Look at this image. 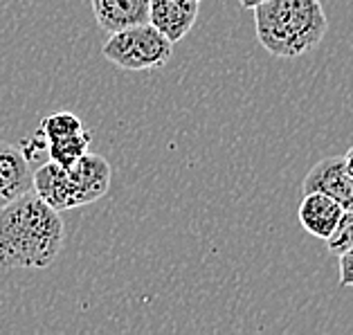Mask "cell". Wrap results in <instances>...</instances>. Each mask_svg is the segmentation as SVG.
I'll return each instance as SVG.
<instances>
[{
  "mask_svg": "<svg viewBox=\"0 0 353 335\" xmlns=\"http://www.w3.org/2000/svg\"><path fill=\"white\" fill-rule=\"evenodd\" d=\"M65 230L54 207L34 192L0 210V265L48 268L63 247Z\"/></svg>",
  "mask_w": 353,
  "mask_h": 335,
  "instance_id": "1",
  "label": "cell"
},
{
  "mask_svg": "<svg viewBox=\"0 0 353 335\" xmlns=\"http://www.w3.org/2000/svg\"><path fill=\"white\" fill-rule=\"evenodd\" d=\"M254 28L265 52L295 59L320 45L329 19L320 0H265L254 7Z\"/></svg>",
  "mask_w": 353,
  "mask_h": 335,
  "instance_id": "2",
  "label": "cell"
},
{
  "mask_svg": "<svg viewBox=\"0 0 353 335\" xmlns=\"http://www.w3.org/2000/svg\"><path fill=\"white\" fill-rule=\"evenodd\" d=\"M101 54L122 70H158L174 54V43L151 23H142L110 34Z\"/></svg>",
  "mask_w": 353,
  "mask_h": 335,
  "instance_id": "3",
  "label": "cell"
},
{
  "mask_svg": "<svg viewBox=\"0 0 353 335\" xmlns=\"http://www.w3.org/2000/svg\"><path fill=\"white\" fill-rule=\"evenodd\" d=\"M68 169V189H70L72 210L81 207V205H90L94 201L104 199L110 178H113V169H110L108 160L97 153H83V156Z\"/></svg>",
  "mask_w": 353,
  "mask_h": 335,
  "instance_id": "4",
  "label": "cell"
},
{
  "mask_svg": "<svg viewBox=\"0 0 353 335\" xmlns=\"http://www.w3.org/2000/svg\"><path fill=\"white\" fill-rule=\"evenodd\" d=\"M304 194L322 192L338 201L344 212H353V178L344 167V158H324L322 162L308 171L304 183H301Z\"/></svg>",
  "mask_w": 353,
  "mask_h": 335,
  "instance_id": "5",
  "label": "cell"
},
{
  "mask_svg": "<svg viewBox=\"0 0 353 335\" xmlns=\"http://www.w3.org/2000/svg\"><path fill=\"white\" fill-rule=\"evenodd\" d=\"M34 189V171L23 149L0 140V210Z\"/></svg>",
  "mask_w": 353,
  "mask_h": 335,
  "instance_id": "6",
  "label": "cell"
},
{
  "mask_svg": "<svg viewBox=\"0 0 353 335\" xmlns=\"http://www.w3.org/2000/svg\"><path fill=\"white\" fill-rule=\"evenodd\" d=\"M342 216H344L342 205L322 192L304 194V199H301L299 210H297V219L301 223V227L311 236L322 238V241L333 236V232L338 230Z\"/></svg>",
  "mask_w": 353,
  "mask_h": 335,
  "instance_id": "7",
  "label": "cell"
},
{
  "mask_svg": "<svg viewBox=\"0 0 353 335\" xmlns=\"http://www.w3.org/2000/svg\"><path fill=\"white\" fill-rule=\"evenodd\" d=\"M198 19V0H149V23L174 43L183 41Z\"/></svg>",
  "mask_w": 353,
  "mask_h": 335,
  "instance_id": "8",
  "label": "cell"
},
{
  "mask_svg": "<svg viewBox=\"0 0 353 335\" xmlns=\"http://www.w3.org/2000/svg\"><path fill=\"white\" fill-rule=\"evenodd\" d=\"M94 21L106 34L149 23V0H90Z\"/></svg>",
  "mask_w": 353,
  "mask_h": 335,
  "instance_id": "9",
  "label": "cell"
},
{
  "mask_svg": "<svg viewBox=\"0 0 353 335\" xmlns=\"http://www.w3.org/2000/svg\"><path fill=\"white\" fill-rule=\"evenodd\" d=\"M34 192L57 212L72 210L70 189H68V169L52 160L34 171Z\"/></svg>",
  "mask_w": 353,
  "mask_h": 335,
  "instance_id": "10",
  "label": "cell"
},
{
  "mask_svg": "<svg viewBox=\"0 0 353 335\" xmlns=\"http://www.w3.org/2000/svg\"><path fill=\"white\" fill-rule=\"evenodd\" d=\"M90 140H92L90 131H81L77 135L61 137V140H52V142H48V149H46L48 158L61 167H72L83 153H88Z\"/></svg>",
  "mask_w": 353,
  "mask_h": 335,
  "instance_id": "11",
  "label": "cell"
},
{
  "mask_svg": "<svg viewBox=\"0 0 353 335\" xmlns=\"http://www.w3.org/2000/svg\"><path fill=\"white\" fill-rule=\"evenodd\" d=\"M81 131H85V126L74 113H54V115H48L41 122L39 135L46 142H52V140H61V137H68V135H77Z\"/></svg>",
  "mask_w": 353,
  "mask_h": 335,
  "instance_id": "12",
  "label": "cell"
},
{
  "mask_svg": "<svg viewBox=\"0 0 353 335\" xmlns=\"http://www.w3.org/2000/svg\"><path fill=\"white\" fill-rule=\"evenodd\" d=\"M331 254H342L344 250L353 247V212H344L338 230L333 232L331 238H326Z\"/></svg>",
  "mask_w": 353,
  "mask_h": 335,
  "instance_id": "13",
  "label": "cell"
},
{
  "mask_svg": "<svg viewBox=\"0 0 353 335\" xmlns=\"http://www.w3.org/2000/svg\"><path fill=\"white\" fill-rule=\"evenodd\" d=\"M340 256V283L342 286H353V247L344 250Z\"/></svg>",
  "mask_w": 353,
  "mask_h": 335,
  "instance_id": "14",
  "label": "cell"
},
{
  "mask_svg": "<svg viewBox=\"0 0 353 335\" xmlns=\"http://www.w3.org/2000/svg\"><path fill=\"white\" fill-rule=\"evenodd\" d=\"M344 167H347V171H349V176L353 178V147L344 153Z\"/></svg>",
  "mask_w": 353,
  "mask_h": 335,
  "instance_id": "15",
  "label": "cell"
},
{
  "mask_svg": "<svg viewBox=\"0 0 353 335\" xmlns=\"http://www.w3.org/2000/svg\"><path fill=\"white\" fill-rule=\"evenodd\" d=\"M261 3H265V0H239V5L243 7V10H254V7Z\"/></svg>",
  "mask_w": 353,
  "mask_h": 335,
  "instance_id": "16",
  "label": "cell"
},
{
  "mask_svg": "<svg viewBox=\"0 0 353 335\" xmlns=\"http://www.w3.org/2000/svg\"><path fill=\"white\" fill-rule=\"evenodd\" d=\"M198 3H201V0H198Z\"/></svg>",
  "mask_w": 353,
  "mask_h": 335,
  "instance_id": "17",
  "label": "cell"
}]
</instances>
